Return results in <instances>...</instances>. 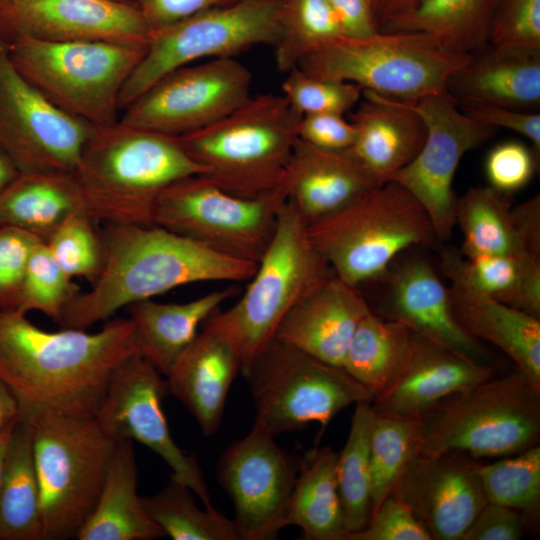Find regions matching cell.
<instances>
[{
    "instance_id": "cell-1",
    "label": "cell",
    "mask_w": 540,
    "mask_h": 540,
    "mask_svg": "<svg viewBox=\"0 0 540 540\" xmlns=\"http://www.w3.org/2000/svg\"><path fill=\"white\" fill-rule=\"evenodd\" d=\"M136 353L129 318L106 320L94 333L49 332L26 314L0 311V381L22 417L42 412L95 417L113 372Z\"/></svg>"
},
{
    "instance_id": "cell-2",
    "label": "cell",
    "mask_w": 540,
    "mask_h": 540,
    "mask_svg": "<svg viewBox=\"0 0 540 540\" xmlns=\"http://www.w3.org/2000/svg\"><path fill=\"white\" fill-rule=\"evenodd\" d=\"M101 237V272L66 307L58 322L63 328L85 329L178 286L249 280L258 266L154 224L110 223Z\"/></svg>"
},
{
    "instance_id": "cell-3",
    "label": "cell",
    "mask_w": 540,
    "mask_h": 540,
    "mask_svg": "<svg viewBox=\"0 0 540 540\" xmlns=\"http://www.w3.org/2000/svg\"><path fill=\"white\" fill-rule=\"evenodd\" d=\"M206 172L178 137L118 121L95 127L73 177L82 207L95 221L153 225L160 193L181 179Z\"/></svg>"
},
{
    "instance_id": "cell-4",
    "label": "cell",
    "mask_w": 540,
    "mask_h": 540,
    "mask_svg": "<svg viewBox=\"0 0 540 540\" xmlns=\"http://www.w3.org/2000/svg\"><path fill=\"white\" fill-rule=\"evenodd\" d=\"M307 233L335 275L357 288L382 278L412 247L441 244L423 207L394 181L311 223Z\"/></svg>"
},
{
    "instance_id": "cell-5",
    "label": "cell",
    "mask_w": 540,
    "mask_h": 540,
    "mask_svg": "<svg viewBox=\"0 0 540 540\" xmlns=\"http://www.w3.org/2000/svg\"><path fill=\"white\" fill-rule=\"evenodd\" d=\"M334 271L311 244L307 224L288 201L241 298L203 323L235 350L243 373L274 339L287 313Z\"/></svg>"
},
{
    "instance_id": "cell-6",
    "label": "cell",
    "mask_w": 540,
    "mask_h": 540,
    "mask_svg": "<svg viewBox=\"0 0 540 540\" xmlns=\"http://www.w3.org/2000/svg\"><path fill=\"white\" fill-rule=\"evenodd\" d=\"M301 116L283 94L251 95L221 120L178 139L212 182L262 197L281 189Z\"/></svg>"
},
{
    "instance_id": "cell-7",
    "label": "cell",
    "mask_w": 540,
    "mask_h": 540,
    "mask_svg": "<svg viewBox=\"0 0 540 540\" xmlns=\"http://www.w3.org/2000/svg\"><path fill=\"white\" fill-rule=\"evenodd\" d=\"M420 422L421 454L514 455L539 444L540 390L518 370L444 398Z\"/></svg>"
},
{
    "instance_id": "cell-8",
    "label": "cell",
    "mask_w": 540,
    "mask_h": 540,
    "mask_svg": "<svg viewBox=\"0 0 540 540\" xmlns=\"http://www.w3.org/2000/svg\"><path fill=\"white\" fill-rule=\"evenodd\" d=\"M7 45L15 69L61 110L95 127L120 118L119 97L147 45L17 38Z\"/></svg>"
},
{
    "instance_id": "cell-9",
    "label": "cell",
    "mask_w": 540,
    "mask_h": 540,
    "mask_svg": "<svg viewBox=\"0 0 540 540\" xmlns=\"http://www.w3.org/2000/svg\"><path fill=\"white\" fill-rule=\"evenodd\" d=\"M25 418L33 426L44 540L76 539L98 501L117 441L95 417L42 412Z\"/></svg>"
},
{
    "instance_id": "cell-10",
    "label": "cell",
    "mask_w": 540,
    "mask_h": 540,
    "mask_svg": "<svg viewBox=\"0 0 540 540\" xmlns=\"http://www.w3.org/2000/svg\"><path fill=\"white\" fill-rule=\"evenodd\" d=\"M470 58L443 49L421 32L342 36L304 57L297 65L318 78L339 79L363 91L405 102L447 93L450 77Z\"/></svg>"
},
{
    "instance_id": "cell-11",
    "label": "cell",
    "mask_w": 540,
    "mask_h": 540,
    "mask_svg": "<svg viewBox=\"0 0 540 540\" xmlns=\"http://www.w3.org/2000/svg\"><path fill=\"white\" fill-rule=\"evenodd\" d=\"M255 408L253 427L272 437L311 423L321 433L343 409L374 396L342 367L274 338L242 373Z\"/></svg>"
},
{
    "instance_id": "cell-12",
    "label": "cell",
    "mask_w": 540,
    "mask_h": 540,
    "mask_svg": "<svg viewBox=\"0 0 540 540\" xmlns=\"http://www.w3.org/2000/svg\"><path fill=\"white\" fill-rule=\"evenodd\" d=\"M279 7L280 0H236L150 31L146 51L120 93V111L167 74L197 60L274 46Z\"/></svg>"
},
{
    "instance_id": "cell-13",
    "label": "cell",
    "mask_w": 540,
    "mask_h": 540,
    "mask_svg": "<svg viewBox=\"0 0 540 540\" xmlns=\"http://www.w3.org/2000/svg\"><path fill=\"white\" fill-rule=\"evenodd\" d=\"M286 202L282 189L262 197H244L204 175H194L160 193L152 221L226 255L259 263Z\"/></svg>"
},
{
    "instance_id": "cell-14",
    "label": "cell",
    "mask_w": 540,
    "mask_h": 540,
    "mask_svg": "<svg viewBox=\"0 0 540 540\" xmlns=\"http://www.w3.org/2000/svg\"><path fill=\"white\" fill-rule=\"evenodd\" d=\"M94 129L33 87L0 40V147L20 173L73 174Z\"/></svg>"
},
{
    "instance_id": "cell-15",
    "label": "cell",
    "mask_w": 540,
    "mask_h": 540,
    "mask_svg": "<svg viewBox=\"0 0 540 540\" xmlns=\"http://www.w3.org/2000/svg\"><path fill=\"white\" fill-rule=\"evenodd\" d=\"M252 74L235 57L209 59L167 74L127 105L119 122L180 137L229 115L251 96Z\"/></svg>"
},
{
    "instance_id": "cell-16",
    "label": "cell",
    "mask_w": 540,
    "mask_h": 540,
    "mask_svg": "<svg viewBox=\"0 0 540 540\" xmlns=\"http://www.w3.org/2000/svg\"><path fill=\"white\" fill-rule=\"evenodd\" d=\"M411 104L425 123V141L416 157L389 181L402 185L420 203L443 243L456 226L453 180L460 161L486 142L495 128L468 116L448 93Z\"/></svg>"
},
{
    "instance_id": "cell-17",
    "label": "cell",
    "mask_w": 540,
    "mask_h": 540,
    "mask_svg": "<svg viewBox=\"0 0 540 540\" xmlns=\"http://www.w3.org/2000/svg\"><path fill=\"white\" fill-rule=\"evenodd\" d=\"M167 394V379L149 360L133 354L113 372L95 419L113 440H136L155 452L170 467L173 478L188 486L206 508H212L196 458L185 453L170 434L162 408Z\"/></svg>"
},
{
    "instance_id": "cell-18",
    "label": "cell",
    "mask_w": 540,
    "mask_h": 540,
    "mask_svg": "<svg viewBox=\"0 0 540 540\" xmlns=\"http://www.w3.org/2000/svg\"><path fill=\"white\" fill-rule=\"evenodd\" d=\"M298 469L274 437L254 428L223 452L217 479L233 503L239 540L272 539L284 528Z\"/></svg>"
},
{
    "instance_id": "cell-19",
    "label": "cell",
    "mask_w": 540,
    "mask_h": 540,
    "mask_svg": "<svg viewBox=\"0 0 540 540\" xmlns=\"http://www.w3.org/2000/svg\"><path fill=\"white\" fill-rule=\"evenodd\" d=\"M389 495L411 510L432 540H462L487 503L478 463L457 452L419 453Z\"/></svg>"
},
{
    "instance_id": "cell-20",
    "label": "cell",
    "mask_w": 540,
    "mask_h": 540,
    "mask_svg": "<svg viewBox=\"0 0 540 540\" xmlns=\"http://www.w3.org/2000/svg\"><path fill=\"white\" fill-rule=\"evenodd\" d=\"M150 29L136 5L110 0H6L0 40L105 41L148 44Z\"/></svg>"
},
{
    "instance_id": "cell-21",
    "label": "cell",
    "mask_w": 540,
    "mask_h": 540,
    "mask_svg": "<svg viewBox=\"0 0 540 540\" xmlns=\"http://www.w3.org/2000/svg\"><path fill=\"white\" fill-rule=\"evenodd\" d=\"M383 276L387 277L386 296L374 313L400 322L481 365L496 368L494 355L456 320L447 286L427 259L412 255L399 263L394 261Z\"/></svg>"
},
{
    "instance_id": "cell-22",
    "label": "cell",
    "mask_w": 540,
    "mask_h": 540,
    "mask_svg": "<svg viewBox=\"0 0 540 540\" xmlns=\"http://www.w3.org/2000/svg\"><path fill=\"white\" fill-rule=\"evenodd\" d=\"M495 369L411 331L392 384L371 402L377 416H420L444 398L494 377Z\"/></svg>"
},
{
    "instance_id": "cell-23",
    "label": "cell",
    "mask_w": 540,
    "mask_h": 540,
    "mask_svg": "<svg viewBox=\"0 0 540 540\" xmlns=\"http://www.w3.org/2000/svg\"><path fill=\"white\" fill-rule=\"evenodd\" d=\"M370 311L358 288L333 274L287 313L274 338L341 367L358 324Z\"/></svg>"
},
{
    "instance_id": "cell-24",
    "label": "cell",
    "mask_w": 540,
    "mask_h": 540,
    "mask_svg": "<svg viewBox=\"0 0 540 540\" xmlns=\"http://www.w3.org/2000/svg\"><path fill=\"white\" fill-rule=\"evenodd\" d=\"M465 257L540 256V197L512 206V194L491 186L469 188L455 205Z\"/></svg>"
},
{
    "instance_id": "cell-25",
    "label": "cell",
    "mask_w": 540,
    "mask_h": 540,
    "mask_svg": "<svg viewBox=\"0 0 540 540\" xmlns=\"http://www.w3.org/2000/svg\"><path fill=\"white\" fill-rule=\"evenodd\" d=\"M350 114L356 135L346 152L379 184L406 167L422 148L426 126L411 102L362 91Z\"/></svg>"
},
{
    "instance_id": "cell-26",
    "label": "cell",
    "mask_w": 540,
    "mask_h": 540,
    "mask_svg": "<svg viewBox=\"0 0 540 540\" xmlns=\"http://www.w3.org/2000/svg\"><path fill=\"white\" fill-rule=\"evenodd\" d=\"M456 103L473 102L525 112L540 108V49L488 44L449 79Z\"/></svg>"
},
{
    "instance_id": "cell-27",
    "label": "cell",
    "mask_w": 540,
    "mask_h": 540,
    "mask_svg": "<svg viewBox=\"0 0 540 540\" xmlns=\"http://www.w3.org/2000/svg\"><path fill=\"white\" fill-rule=\"evenodd\" d=\"M378 185L346 150H323L297 139L280 188L308 226Z\"/></svg>"
},
{
    "instance_id": "cell-28",
    "label": "cell",
    "mask_w": 540,
    "mask_h": 540,
    "mask_svg": "<svg viewBox=\"0 0 540 540\" xmlns=\"http://www.w3.org/2000/svg\"><path fill=\"white\" fill-rule=\"evenodd\" d=\"M241 362L232 346L207 327L179 356L166 375L169 394L196 419L202 434L220 427L227 395Z\"/></svg>"
},
{
    "instance_id": "cell-29",
    "label": "cell",
    "mask_w": 540,
    "mask_h": 540,
    "mask_svg": "<svg viewBox=\"0 0 540 540\" xmlns=\"http://www.w3.org/2000/svg\"><path fill=\"white\" fill-rule=\"evenodd\" d=\"M449 282L451 309L461 327L476 340L489 342L506 353L540 390V319L458 280Z\"/></svg>"
},
{
    "instance_id": "cell-30",
    "label": "cell",
    "mask_w": 540,
    "mask_h": 540,
    "mask_svg": "<svg viewBox=\"0 0 540 540\" xmlns=\"http://www.w3.org/2000/svg\"><path fill=\"white\" fill-rule=\"evenodd\" d=\"M236 292L228 287L185 303H158L151 298L128 305L137 353L166 376L197 336L199 326Z\"/></svg>"
},
{
    "instance_id": "cell-31",
    "label": "cell",
    "mask_w": 540,
    "mask_h": 540,
    "mask_svg": "<svg viewBox=\"0 0 540 540\" xmlns=\"http://www.w3.org/2000/svg\"><path fill=\"white\" fill-rule=\"evenodd\" d=\"M138 470L132 440L116 442L104 484L78 540H154L163 530L146 513L137 494Z\"/></svg>"
},
{
    "instance_id": "cell-32",
    "label": "cell",
    "mask_w": 540,
    "mask_h": 540,
    "mask_svg": "<svg viewBox=\"0 0 540 540\" xmlns=\"http://www.w3.org/2000/svg\"><path fill=\"white\" fill-rule=\"evenodd\" d=\"M440 267L491 298L540 319V256L476 255L465 257L455 247L440 251Z\"/></svg>"
},
{
    "instance_id": "cell-33",
    "label": "cell",
    "mask_w": 540,
    "mask_h": 540,
    "mask_svg": "<svg viewBox=\"0 0 540 540\" xmlns=\"http://www.w3.org/2000/svg\"><path fill=\"white\" fill-rule=\"evenodd\" d=\"M337 456L331 447L314 448L299 462L284 527L300 528L304 540H345L337 481Z\"/></svg>"
},
{
    "instance_id": "cell-34",
    "label": "cell",
    "mask_w": 540,
    "mask_h": 540,
    "mask_svg": "<svg viewBox=\"0 0 540 540\" xmlns=\"http://www.w3.org/2000/svg\"><path fill=\"white\" fill-rule=\"evenodd\" d=\"M0 540H44L33 426L21 416L11 432L3 462Z\"/></svg>"
},
{
    "instance_id": "cell-35",
    "label": "cell",
    "mask_w": 540,
    "mask_h": 540,
    "mask_svg": "<svg viewBox=\"0 0 540 540\" xmlns=\"http://www.w3.org/2000/svg\"><path fill=\"white\" fill-rule=\"evenodd\" d=\"M83 209L73 174L19 173L0 195V226L46 242L73 211Z\"/></svg>"
},
{
    "instance_id": "cell-36",
    "label": "cell",
    "mask_w": 540,
    "mask_h": 540,
    "mask_svg": "<svg viewBox=\"0 0 540 540\" xmlns=\"http://www.w3.org/2000/svg\"><path fill=\"white\" fill-rule=\"evenodd\" d=\"M500 0H420L390 32H421L443 49L471 55L490 44Z\"/></svg>"
},
{
    "instance_id": "cell-37",
    "label": "cell",
    "mask_w": 540,
    "mask_h": 540,
    "mask_svg": "<svg viewBox=\"0 0 540 540\" xmlns=\"http://www.w3.org/2000/svg\"><path fill=\"white\" fill-rule=\"evenodd\" d=\"M410 339L408 327L371 310L358 324L341 367L375 398L397 376Z\"/></svg>"
},
{
    "instance_id": "cell-38",
    "label": "cell",
    "mask_w": 540,
    "mask_h": 540,
    "mask_svg": "<svg viewBox=\"0 0 540 540\" xmlns=\"http://www.w3.org/2000/svg\"><path fill=\"white\" fill-rule=\"evenodd\" d=\"M376 417L370 401L356 403L347 441L337 456L338 490L346 536L364 528L370 519V440Z\"/></svg>"
},
{
    "instance_id": "cell-39",
    "label": "cell",
    "mask_w": 540,
    "mask_h": 540,
    "mask_svg": "<svg viewBox=\"0 0 540 540\" xmlns=\"http://www.w3.org/2000/svg\"><path fill=\"white\" fill-rule=\"evenodd\" d=\"M195 496L170 476L159 493L141 499L148 516L173 540H239L234 520L214 507L199 508Z\"/></svg>"
},
{
    "instance_id": "cell-40",
    "label": "cell",
    "mask_w": 540,
    "mask_h": 540,
    "mask_svg": "<svg viewBox=\"0 0 540 540\" xmlns=\"http://www.w3.org/2000/svg\"><path fill=\"white\" fill-rule=\"evenodd\" d=\"M340 19L327 0H280L276 67L288 72L307 55L344 36Z\"/></svg>"
},
{
    "instance_id": "cell-41",
    "label": "cell",
    "mask_w": 540,
    "mask_h": 540,
    "mask_svg": "<svg viewBox=\"0 0 540 540\" xmlns=\"http://www.w3.org/2000/svg\"><path fill=\"white\" fill-rule=\"evenodd\" d=\"M420 416H377L370 440L371 515L389 496L406 465L420 453Z\"/></svg>"
},
{
    "instance_id": "cell-42",
    "label": "cell",
    "mask_w": 540,
    "mask_h": 540,
    "mask_svg": "<svg viewBox=\"0 0 540 540\" xmlns=\"http://www.w3.org/2000/svg\"><path fill=\"white\" fill-rule=\"evenodd\" d=\"M487 502L523 514L533 529L540 516V447L505 456L491 464H478Z\"/></svg>"
},
{
    "instance_id": "cell-43",
    "label": "cell",
    "mask_w": 540,
    "mask_h": 540,
    "mask_svg": "<svg viewBox=\"0 0 540 540\" xmlns=\"http://www.w3.org/2000/svg\"><path fill=\"white\" fill-rule=\"evenodd\" d=\"M79 287L60 267L45 242L34 249L24 276L17 312L39 311L59 322Z\"/></svg>"
},
{
    "instance_id": "cell-44",
    "label": "cell",
    "mask_w": 540,
    "mask_h": 540,
    "mask_svg": "<svg viewBox=\"0 0 540 540\" xmlns=\"http://www.w3.org/2000/svg\"><path fill=\"white\" fill-rule=\"evenodd\" d=\"M95 220L84 210L70 213L45 242L68 276L95 281L103 266L102 237L94 228Z\"/></svg>"
},
{
    "instance_id": "cell-45",
    "label": "cell",
    "mask_w": 540,
    "mask_h": 540,
    "mask_svg": "<svg viewBox=\"0 0 540 540\" xmlns=\"http://www.w3.org/2000/svg\"><path fill=\"white\" fill-rule=\"evenodd\" d=\"M287 73L282 83L283 95L301 115H345L356 107L362 97L363 90L351 82L314 77L297 66Z\"/></svg>"
},
{
    "instance_id": "cell-46",
    "label": "cell",
    "mask_w": 540,
    "mask_h": 540,
    "mask_svg": "<svg viewBox=\"0 0 540 540\" xmlns=\"http://www.w3.org/2000/svg\"><path fill=\"white\" fill-rule=\"evenodd\" d=\"M42 241L12 226H0V311L16 310L26 268Z\"/></svg>"
},
{
    "instance_id": "cell-47",
    "label": "cell",
    "mask_w": 540,
    "mask_h": 540,
    "mask_svg": "<svg viewBox=\"0 0 540 540\" xmlns=\"http://www.w3.org/2000/svg\"><path fill=\"white\" fill-rule=\"evenodd\" d=\"M538 166L539 157L531 146L518 141H506L488 153L485 174L489 186L513 195L531 181Z\"/></svg>"
},
{
    "instance_id": "cell-48",
    "label": "cell",
    "mask_w": 540,
    "mask_h": 540,
    "mask_svg": "<svg viewBox=\"0 0 540 540\" xmlns=\"http://www.w3.org/2000/svg\"><path fill=\"white\" fill-rule=\"evenodd\" d=\"M490 43L540 49V0H500Z\"/></svg>"
},
{
    "instance_id": "cell-49",
    "label": "cell",
    "mask_w": 540,
    "mask_h": 540,
    "mask_svg": "<svg viewBox=\"0 0 540 540\" xmlns=\"http://www.w3.org/2000/svg\"><path fill=\"white\" fill-rule=\"evenodd\" d=\"M346 540H432L411 510L392 495L387 496L364 528Z\"/></svg>"
},
{
    "instance_id": "cell-50",
    "label": "cell",
    "mask_w": 540,
    "mask_h": 540,
    "mask_svg": "<svg viewBox=\"0 0 540 540\" xmlns=\"http://www.w3.org/2000/svg\"><path fill=\"white\" fill-rule=\"evenodd\" d=\"M356 131L345 115L317 113L302 115L297 125L298 139L323 150L345 151L355 140Z\"/></svg>"
},
{
    "instance_id": "cell-51",
    "label": "cell",
    "mask_w": 540,
    "mask_h": 540,
    "mask_svg": "<svg viewBox=\"0 0 540 540\" xmlns=\"http://www.w3.org/2000/svg\"><path fill=\"white\" fill-rule=\"evenodd\" d=\"M461 110L476 121L493 127L514 131L530 142L535 154L540 157V114L525 112L495 105L462 102Z\"/></svg>"
},
{
    "instance_id": "cell-52",
    "label": "cell",
    "mask_w": 540,
    "mask_h": 540,
    "mask_svg": "<svg viewBox=\"0 0 540 540\" xmlns=\"http://www.w3.org/2000/svg\"><path fill=\"white\" fill-rule=\"evenodd\" d=\"M531 528L529 521L520 512L487 502L462 540H519Z\"/></svg>"
},
{
    "instance_id": "cell-53",
    "label": "cell",
    "mask_w": 540,
    "mask_h": 540,
    "mask_svg": "<svg viewBox=\"0 0 540 540\" xmlns=\"http://www.w3.org/2000/svg\"><path fill=\"white\" fill-rule=\"evenodd\" d=\"M231 2L234 0H136V5L152 31Z\"/></svg>"
},
{
    "instance_id": "cell-54",
    "label": "cell",
    "mask_w": 540,
    "mask_h": 540,
    "mask_svg": "<svg viewBox=\"0 0 540 540\" xmlns=\"http://www.w3.org/2000/svg\"><path fill=\"white\" fill-rule=\"evenodd\" d=\"M338 15L346 36L362 37L378 32L371 0H327Z\"/></svg>"
},
{
    "instance_id": "cell-55",
    "label": "cell",
    "mask_w": 540,
    "mask_h": 540,
    "mask_svg": "<svg viewBox=\"0 0 540 540\" xmlns=\"http://www.w3.org/2000/svg\"><path fill=\"white\" fill-rule=\"evenodd\" d=\"M420 0H371L379 31L390 32L407 17Z\"/></svg>"
},
{
    "instance_id": "cell-56",
    "label": "cell",
    "mask_w": 540,
    "mask_h": 540,
    "mask_svg": "<svg viewBox=\"0 0 540 540\" xmlns=\"http://www.w3.org/2000/svg\"><path fill=\"white\" fill-rule=\"evenodd\" d=\"M19 414L18 404L9 389L0 381V435Z\"/></svg>"
},
{
    "instance_id": "cell-57",
    "label": "cell",
    "mask_w": 540,
    "mask_h": 540,
    "mask_svg": "<svg viewBox=\"0 0 540 540\" xmlns=\"http://www.w3.org/2000/svg\"><path fill=\"white\" fill-rule=\"evenodd\" d=\"M19 173L13 161L0 147V195Z\"/></svg>"
},
{
    "instance_id": "cell-58",
    "label": "cell",
    "mask_w": 540,
    "mask_h": 540,
    "mask_svg": "<svg viewBox=\"0 0 540 540\" xmlns=\"http://www.w3.org/2000/svg\"><path fill=\"white\" fill-rule=\"evenodd\" d=\"M17 417L6 426V428L3 430V432L0 435V483H1L2 468H3V462H4L7 445L9 442L11 432L17 420Z\"/></svg>"
},
{
    "instance_id": "cell-59",
    "label": "cell",
    "mask_w": 540,
    "mask_h": 540,
    "mask_svg": "<svg viewBox=\"0 0 540 540\" xmlns=\"http://www.w3.org/2000/svg\"><path fill=\"white\" fill-rule=\"evenodd\" d=\"M110 1L118 2V3H123V4L136 5V0H110ZM136 6H137V5H136Z\"/></svg>"
},
{
    "instance_id": "cell-60",
    "label": "cell",
    "mask_w": 540,
    "mask_h": 540,
    "mask_svg": "<svg viewBox=\"0 0 540 540\" xmlns=\"http://www.w3.org/2000/svg\"><path fill=\"white\" fill-rule=\"evenodd\" d=\"M5 1H6V0H0V4L3 3V2H5Z\"/></svg>"
},
{
    "instance_id": "cell-61",
    "label": "cell",
    "mask_w": 540,
    "mask_h": 540,
    "mask_svg": "<svg viewBox=\"0 0 540 540\" xmlns=\"http://www.w3.org/2000/svg\"><path fill=\"white\" fill-rule=\"evenodd\" d=\"M234 1H236V0H234Z\"/></svg>"
}]
</instances>
